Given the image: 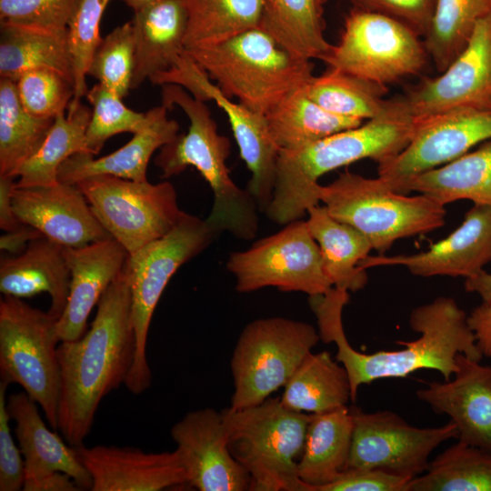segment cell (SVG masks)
Wrapping results in <instances>:
<instances>
[{"instance_id":"22","label":"cell","mask_w":491,"mask_h":491,"mask_svg":"<svg viewBox=\"0 0 491 491\" xmlns=\"http://www.w3.org/2000/svg\"><path fill=\"white\" fill-rule=\"evenodd\" d=\"M63 249L71 280L68 301L56 324L59 342L79 339L85 333L91 311L121 273L129 256L113 237Z\"/></svg>"},{"instance_id":"45","label":"cell","mask_w":491,"mask_h":491,"mask_svg":"<svg viewBox=\"0 0 491 491\" xmlns=\"http://www.w3.org/2000/svg\"><path fill=\"white\" fill-rule=\"evenodd\" d=\"M354 8L390 17L424 37L433 19L436 0H350Z\"/></svg>"},{"instance_id":"47","label":"cell","mask_w":491,"mask_h":491,"mask_svg":"<svg viewBox=\"0 0 491 491\" xmlns=\"http://www.w3.org/2000/svg\"><path fill=\"white\" fill-rule=\"evenodd\" d=\"M410 480L379 469H346L318 491H406Z\"/></svg>"},{"instance_id":"3","label":"cell","mask_w":491,"mask_h":491,"mask_svg":"<svg viewBox=\"0 0 491 491\" xmlns=\"http://www.w3.org/2000/svg\"><path fill=\"white\" fill-rule=\"evenodd\" d=\"M416 125L402 95L387 100L385 111L358 126L333 134L306 146L280 151L266 216L286 225L302 219L318 205V179L362 159L377 164L393 158L409 143Z\"/></svg>"},{"instance_id":"31","label":"cell","mask_w":491,"mask_h":491,"mask_svg":"<svg viewBox=\"0 0 491 491\" xmlns=\"http://www.w3.org/2000/svg\"><path fill=\"white\" fill-rule=\"evenodd\" d=\"M265 116L279 152L299 149L365 122L326 110L307 95L305 85L287 95Z\"/></svg>"},{"instance_id":"49","label":"cell","mask_w":491,"mask_h":491,"mask_svg":"<svg viewBox=\"0 0 491 491\" xmlns=\"http://www.w3.org/2000/svg\"><path fill=\"white\" fill-rule=\"evenodd\" d=\"M14 177L0 176V228L5 232L15 230L24 224L17 218L13 207V191L16 185Z\"/></svg>"},{"instance_id":"16","label":"cell","mask_w":491,"mask_h":491,"mask_svg":"<svg viewBox=\"0 0 491 491\" xmlns=\"http://www.w3.org/2000/svg\"><path fill=\"white\" fill-rule=\"evenodd\" d=\"M402 97L416 119L460 108L491 111V12L446 70L422 79Z\"/></svg>"},{"instance_id":"35","label":"cell","mask_w":491,"mask_h":491,"mask_svg":"<svg viewBox=\"0 0 491 491\" xmlns=\"http://www.w3.org/2000/svg\"><path fill=\"white\" fill-rule=\"evenodd\" d=\"M54 121L28 113L19 99L15 82L0 78V176H17L43 144Z\"/></svg>"},{"instance_id":"29","label":"cell","mask_w":491,"mask_h":491,"mask_svg":"<svg viewBox=\"0 0 491 491\" xmlns=\"http://www.w3.org/2000/svg\"><path fill=\"white\" fill-rule=\"evenodd\" d=\"M37 69L55 70L74 80L67 30L0 22V78L15 82Z\"/></svg>"},{"instance_id":"32","label":"cell","mask_w":491,"mask_h":491,"mask_svg":"<svg viewBox=\"0 0 491 491\" xmlns=\"http://www.w3.org/2000/svg\"><path fill=\"white\" fill-rule=\"evenodd\" d=\"M326 1L269 0L258 27L291 54L322 61L333 46L324 35Z\"/></svg>"},{"instance_id":"11","label":"cell","mask_w":491,"mask_h":491,"mask_svg":"<svg viewBox=\"0 0 491 491\" xmlns=\"http://www.w3.org/2000/svg\"><path fill=\"white\" fill-rule=\"evenodd\" d=\"M420 37L390 17L354 8L345 19L338 43L322 61L387 85L423 70L428 55Z\"/></svg>"},{"instance_id":"15","label":"cell","mask_w":491,"mask_h":491,"mask_svg":"<svg viewBox=\"0 0 491 491\" xmlns=\"http://www.w3.org/2000/svg\"><path fill=\"white\" fill-rule=\"evenodd\" d=\"M488 140L491 111L460 108L416 119L407 145L377 164L378 176L393 190L405 194V185L413 177L450 163Z\"/></svg>"},{"instance_id":"19","label":"cell","mask_w":491,"mask_h":491,"mask_svg":"<svg viewBox=\"0 0 491 491\" xmlns=\"http://www.w3.org/2000/svg\"><path fill=\"white\" fill-rule=\"evenodd\" d=\"M491 260V206L474 205L462 224L427 251L414 255L368 256L358 267L403 266L413 275L471 277Z\"/></svg>"},{"instance_id":"46","label":"cell","mask_w":491,"mask_h":491,"mask_svg":"<svg viewBox=\"0 0 491 491\" xmlns=\"http://www.w3.org/2000/svg\"><path fill=\"white\" fill-rule=\"evenodd\" d=\"M8 385L0 382V491H17L24 486L25 462L11 433L12 419L5 397Z\"/></svg>"},{"instance_id":"51","label":"cell","mask_w":491,"mask_h":491,"mask_svg":"<svg viewBox=\"0 0 491 491\" xmlns=\"http://www.w3.org/2000/svg\"><path fill=\"white\" fill-rule=\"evenodd\" d=\"M25 491H78L81 488L67 474L56 471L24 483Z\"/></svg>"},{"instance_id":"26","label":"cell","mask_w":491,"mask_h":491,"mask_svg":"<svg viewBox=\"0 0 491 491\" xmlns=\"http://www.w3.org/2000/svg\"><path fill=\"white\" fill-rule=\"evenodd\" d=\"M167 110L164 105H159L154 121L145 129L109 155L99 158L90 153L71 155L60 165L58 181L76 184L95 175L147 181V166L153 154L178 135L179 125L167 116Z\"/></svg>"},{"instance_id":"4","label":"cell","mask_w":491,"mask_h":491,"mask_svg":"<svg viewBox=\"0 0 491 491\" xmlns=\"http://www.w3.org/2000/svg\"><path fill=\"white\" fill-rule=\"evenodd\" d=\"M165 107H180L189 119L186 133L163 145L155 158L163 178L177 175L194 166L209 185L214 202L205 221L218 234L228 232L243 240L255 238L258 229L257 203L238 187L230 176L226 160L231 145L218 132L217 125L204 101L176 85L162 86Z\"/></svg>"},{"instance_id":"54","label":"cell","mask_w":491,"mask_h":491,"mask_svg":"<svg viewBox=\"0 0 491 491\" xmlns=\"http://www.w3.org/2000/svg\"><path fill=\"white\" fill-rule=\"evenodd\" d=\"M267 1H269V0H266V2H267Z\"/></svg>"},{"instance_id":"41","label":"cell","mask_w":491,"mask_h":491,"mask_svg":"<svg viewBox=\"0 0 491 491\" xmlns=\"http://www.w3.org/2000/svg\"><path fill=\"white\" fill-rule=\"evenodd\" d=\"M110 0H76L66 25L71 55L75 95L69 105H75L88 92V65L100 44V23Z\"/></svg>"},{"instance_id":"17","label":"cell","mask_w":491,"mask_h":491,"mask_svg":"<svg viewBox=\"0 0 491 491\" xmlns=\"http://www.w3.org/2000/svg\"><path fill=\"white\" fill-rule=\"evenodd\" d=\"M187 485L199 491L249 490L247 471L232 456L221 412L191 411L171 428Z\"/></svg>"},{"instance_id":"40","label":"cell","mask_w":491,"mask_h":491,"mask_svg":"<svg viewBox=\"0 0 491 491\" xmlns=\"http://www.w3.org/2000/svg\"><path fill=\"white\" fill-rule=\"evenodd\" d=\"M85 97L92 106L85 135L86 147L94 155L110 137L126 132L135 135L145 129L154 121L158 109L155 106L145 113L134 111L100 83L88 90Z\"/></svg>"},{"instance_id":"5","label":"cell","mask_w":491,"mask_h":491,"mask_svg":"<svg viewBox=\"0 0 491 491\" xmlns=\"http://www.w3.org/2000/svg\"><path fill=\"white\" fill-rule=\"evenodd\" d=\"M186 50L225 95L263 115L314 76L312 60L291 54L259 27Z\"/></svg>"},{"instance_id":"50","label":"cell","mask_w":491,"mask_h":491,"mask_svg":"<svg viewBox=\"0 0 491 491\" xmlns=\"http://www.w3.org/2000/svg\"><path fill=\"white\" fill-rule=\"evenodd\" d=\"M40 236H43L40 231L24 224L19 228L5 232L1 235L0 249L13 255H19L27 248L33 240Z\"/></svg>"},{"instance_id":"33","label":"cell","mask_w":491,"mask_h":491,"mask_svg":"<svg viewBox=\"0 0 491 491\" xmlns=\"http://www.w3.org/2000/svg\"><path fill=\"white\" fill-rule=\"evenodd\" d=\"M280 401L288 409L310 414L347 406L352 401L347 372L327 351L311 352L284 386Z\"/></svg>"},{"instance_id":"2","label":"cell","mask_w":491,"mask_h":491,"mask_svg":"<svg viewBox=\"0 0 491 491\" xmlns=\"http://www.w3.org/2000/svg\"><path fill=\"white\" fill-rule=\"evenodd\" d=\"M135 353L132 296L123 268L99 300L89 330L57 346L61 377L57 429L70 446L83 445L102 399L125 384Z\"/></svg>"},{"instance_id":"12","label":"cell","mask_w":491,"mask_h":491,"mask_svg":"<svg viewBox=\"0 0 491 491\" xmlns=\"http://www.w3.org/2000/svg\"><path fill=\"white\" fill-rule=\"evenodd\" d=\"M76 185L103 227L129 255L167 234L185 215L168 181L95 175Z\"/></svg>"},{"instance_id":"52","label":"cell","mask_w":491,"mask_h":491,"mask_svg":"<svg viewBox=\"0 0 491 491\" xmlns=\"http://www.w3.org/2000/svg\"><path fill=\"white\" fill-rule=\"evenodd\" d=\"M465 289L466 292L480 296L482 302L491 303V274L482 270L474 276L466 278Z\"/></svg>"},{"instance_id":"53","label":"cell","mask_w":491,"mask_h":491,"mask_svg":"<svg viewBox=\"0 0 491 491\" xmlns=\"http://www.w3.org/2000/svg\"><path fill=\"white\" fill-rule=\"evenodd\" d=\"M124 2L127 6L132 8L134 12L143 8L144 6H146L150 4L161 1V0H121Z\"/></svg>"},{"instance_id":"14","label":"cell","mask_w":491,"mask_h":491,"mask_svg":"<svg viewBox=\"0 0 491 491\" xmlns=\"http://www.w3.org/2000/svg\"><path fill=\"white\" fill-rule=\"evenodd\" d=\"M350 411L354 427L346 469H379L413 479L426 471L439 445L458 438L452 421L421 428L392 411L367 413L356 406Z\"/></svg>"},{"instance_id":"30","label":"cell","mask_w":491,"mask_h":491,"mask_svg":"<svg viewBox=\"0 0 491 491\" xmlns=\"http://www.w3.org/2000/svg\"><path fill=\"white\" fill-rule=\"evenodd\" d=\"M425 195L446 205L466 199L491 206V140L442 166L409 180L404 193Z\"/></svg>"},{"instance_id":"9","label":"cell","mask_w":491,"mask_h":491,"mask_svg":"<svg viewBox=\"0 0 491 491\" xmlns=\"http://www.w3.org/2000/svg\"><path fill=\"white\" fill-rule=\"evenodd\" d=\"M58 319L18 297L4 296L0 300L1 381L18 384L55 430L61 383Z\"/></svg>"},{"instance_id":"48","label":"cell","mask_w":491,"mask_h":491,"mask_svg":"<svg viewBox=\"0 0 491 491\" xmlns=\"http://www.w3.org/2000/svg\"><path fill=\"white\" fill-rule=\"evenodd\" d=\"M467 323L482 356L491 358V303L482 302L474 308L467 316Z\"/></svg>"},{"instance_id":"8","label":"cell","mask_w":491,"mask_h":491,"mask_svg":"<svg viewBox=\"0 0 491 491\" xmlns=\"http://www.w3.org/2000/svg\"><path fill=\"white\" fill-rule=\"evenodd\" d=\"M216 235L205 219L185 213L167 234L128 256L124 270L131 290L135 353L125 386L132 394L140 395L151 386L147 336L166 285L177 269L205 249Z\"/></svg>"},{"instance_id":"43","label":"cell","mask_w":491,"mask_h":491,"mask_svg":"<svg viewBox=\"0 0 491 491\" xmlns=\"http://www.w3.org/2000/svg\"><path fill=\"white\" fill-rule=\"evenodd\" d=\"M15 85L24 108L41 118H55L65 113L75 95L74 80L51 69L28 71Z\"/></svg>"},{"instance_id":"18","label":"cell","mask_w":491,"mask_h":491,"mask_svg":"<svg viewBox=\"0 0 491 491\" xmlns=\"http://www.w3.org/2000/svg\"><path fill=\"white\" fill-rule=\"evenodd\" d=\"M13 207L22 224L63 246L77 248L112 237L76 184L15 185Z\"/></svg>"},{"instance_id":"38","label":"cell","mask_w":491,"mask_h":491,"mask_svg":"<svg viewBox=\"0 0 491 491\" xmlns=\"http://www.w3.org/2000/svg\"><path fill=\"white\" fill-rule=\"evenodd\" d=\"M307 95L326 110L366 121L381 115L387 105L386 85L332 68L313 76L305 85Z\"/></svg>"},{"instance_id":"13","label":"cell","mask_w":491,"mask_h":491,"mask_svg":"<svg viewBox=\"0 0 491 491\" xmlns=\"http://www.w3.org/2000/svg\"><path fill=\"white\" fill-rule=\"evenodd\" d=\"M226 269L234 276L239 293L274 286L314 296L333 287L320 248L303 219L285 225L246 250L231 253Z\"/></svg>"},{"instance_id":"1","label":"cell","mask_w":491,"mask_h":491,"mask_svg":"<svg viewBox=\"0 0 491 491\" xmlns=\"http://www.w3.org/2000/svg\"><path fill=\"white\" fill-rule=\"evenodd\" d=\"M348 301V292L335 287L324 295L309 296L320 340L336 344V360L347 372L352 402H356L362 385L383 378H404L421 369L436 370L448 381L457 368L458 353L476 361L483 357L466 312L452 297L440 296L413 309L410 327L420 336L409 342L396 341L406 346L404 349L372 354L357 351L346 336L342 312Z\"/></svg>"},{"instance_id":"44","label":"cell","mask_w":491,"mask_h":491,"mask_svg":"<svg viewBox=\"0 0 491 491\" xmlns=\"http://www.w3.org/2000/svg\"><path fill=\"white\" fill-rule=\"evenodd\" d=\"M76 0H0V22L62 30Z\"/></svg>"},{"instance_id":"20","label":"cell","mask_w":491,"mask_h":491,"mask_svg":"<svg viewBox=\"0 0 491 491\" xmlns=\"http://www.w3.org/2000/svg\"><path fill=\"white\" fill-rule=\"evenodd\" d=\"M456 363L450 380L429 383L416 396L450 417L459 441L491 451V366L462 353L456 355Z\"/></svg>"},{"instance_id":"34","label":"cell","mask_w":491,"mask_h":491,"mask_svg":"<svg viewBox=\"0 0 491 491\" xmlns=\"http://www.w3.org/2000/svg\"><path fill=\"white\" fill-rule=\"evenodd\" d=\"M67 109V115L63 113L55 118L39 149L18 171L17 186L55 184L58 169L67 158L78 153H89L85 135L91 109L81 102Z\"/></svg>"},{"instance_id":"21","label":"cell","mask_w":491,"mask_h":491,"mask_svg":"<svg viewBox=\"0 0 491 491\" xmlns=\"http://www.w3.org/2000/svg\"><path fill=\"white\" fill-rule=\"evenodd\" d=\"M92 478V491H160L187 485L176 451L145 453L134 447L74 446Z\"/></svg>"},{"instance_id":"27","label":"cell","mask_w":491,"mask_h":491,"mask_svg":"<svg viewBox=\"0 0 491 491\" xmlns=\"http://www.w3.org/2000/svg\"><path fill=\"white\" fill-rule=\"evenodd\" d=\"M354 420L347 406L310 414L305 445L297 463L298 476L306 491L335 481L346 470Z\"/></svg>"},{"instance_id":"24","label":"cell","mask_w":491,"mask_h":491,"mask_svg":"<svg viewBox=\"0 0 491 491\" xmlns=\"http://www.w3.org/2000/svg\"><path fill=\"white\" fill-rule=\"evenodd\" d=\"M7 409L15 424V432L25 462V482L60 471L69 475L81 489L91 490L92 478L75 448L69 447L46 426L37 404L25 391L8 396Z\"/></svg>"},{"instance_id":"25","label":"cell","mask_w":491,"mask_h":491,"mask_svg":"<svg viewBox=\"0 0 491 491\" xmlns=\"http://www.w3.org/2000/svg\"><path fill=\"white\" fill-rule=\"evenodd\" d=\"M70 270L63 246L46 236L33 240L27 248L0 261V291L21 299L46 293L51 298L49 312L60 318L70 292Z\"/></svg>"},{"instance_id":"28","label":"cell","mask_w":491,"mask_h":491,"mask_svg":"<svg viewBox=\"0 0 491 491\" xmlns=\"http://www.w3.org/2000/svg\"><path fill=\"white\" fill-rule=\"evenodd\" d=\"M306 224L322 255L324 268L334 287L356 292L367 283L358 267L373 249L368 239L352 225L335 219L323 205L307 211Z\"/></svg>"},{"instance_id":"36","label":"cell","mask_w":491,"mask_h":491,"mask_svg":"<svg viewBox=\"0 0 491 491\" xmlns=\"http://www.w3.org/2000/svg\"><path fill=\"white\" fill-rule=\"evenodd\" d=\"M186 49L211 45L258 27L266 0H182Z\"/></svg>"},{"instance_id":"39","label":"cell","mask_w":491,"mask_h":491,"mask_svg":"<svg viewBox=\"0 0 491 491\" xmlns=\"http://www.w3.org/2000/svg\"><path fill=\"white\" fill-rule=\"evenodd\" d=\"M491 12V0H436L423 42L438 73L468 44L476 24Z\"/></svg>"},{"instance_id":"42","label":"cell","mask_w":491,"mask_h":491,"mask_svg":"<svg viewBox=\"0 0 491 491\" xmlns=\"http://www.w3.org/2000/svg\"><path fill=\"white\" fill-rule=\"evenodd\" d=\"M135 69V41L131 21L102 38L88 65L87 75L122 99L131 89Z\"/></svg>"},{"instance_id":"23","label":"cell","mask_w":491,"mask_h":491,"mask_svg":"<svg viewBox=\"0 0 491 491\" xmlns=\"http://www.w3.org/2000/svg\"><path fill=\"white\" fill-rule=\"evenodd\" d=\"M135 41V69L131 89L162 78L186 57L187 15L182 0H161L135 12L131 20Z\"/></svg>"},{"instance_id":"10","label":"cell","mask_w":491,"mask_h":491,"mask_svg":"<svg viewBox=\"0 0 491 491\" xmlns=\"http://www.w3.org/2000/svg\"><path fill=\"white\" fill-rule=\"evenodd\" d=\"M319 341L318 330L303 321L275 316L248 323L230 361L234 380L230 406L259 404L284 387Z\"/></svg>"},{"instance_id":"6","label":"cell","mask_w":491,"mask_h":491,"mask_svg":"<svg viewBox=\"0 0 491 491\" xmlns=\"http://www.w3.org/2000/svg\"><path fill=\"white\" fill-rule=\"evenodd\" d=\"M227 446L250 476L249 490L306 491L296 458L301 456L310 414L286 408L280 397L221 411Z\"/></svg>"},{"instance_id":"7","label":"cell","mask_w":491,"mask_h":491,"mask_svg":"<svg viewBox=\"0 0 491 491\" xmlns=\"http://www.w3.org/2000/svg\"><path fill=\"white\" fill-rule=\"evenodd\" d=\"M317 194L331 216L361 232L380 255L398 239L445 225L444 205L422 194L398 193L379 176L346 171L329 185H319Z\"/></svg>"},{"instance_id":"37","label":"cell","mask_w":491,"mask_h":491,"mask_svg":"<svg viewBox=\"0 0 491 491\" xmlns=\"http://www.w3.org/2000/svg\"><path fill=\"white\" fill-rule=\"evenodd\" d=\"M406 491H491V451L458 440L429 461Z\"/></svg>"}]
</instances>
